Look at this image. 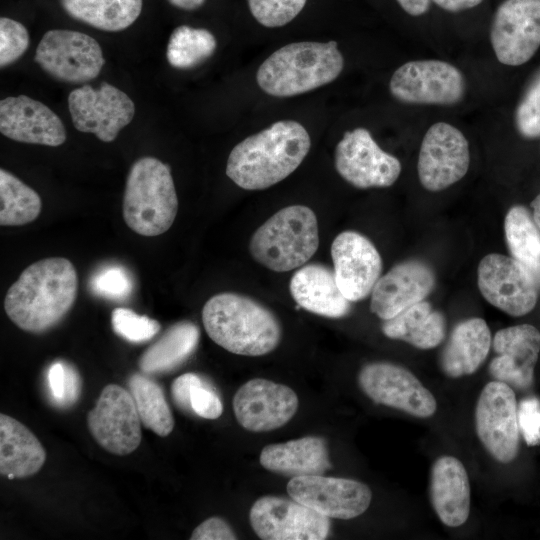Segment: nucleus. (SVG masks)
<instances>
[{
	"label": "nucleus",
	"instance_id": "obj_34",
	"mask_svg": "<svg viewBox=\"0 0 540 540\" xmlns=\"http://www.w3.org/2000/svg\"><path fill=\"white\" fill-rule=\"evenodd\" d=\"M39 194L19 178L0 169V224L21 226L34 221L40 214Z\"/></svg>",
	"mask_w": 540,
	"mask_h": 540
},
{
	"label": "nucleus",
	"instance_id": "obj_16",
	"mask_svg": "<svg viewBox=\"0 0 540 540\" xmlns=\"http://www.w3.org/2000/svg\"><path fill=\"white\" fill-rule=\"evenodd\" d=\"M490 41L500 63L528 62L540 47V0H504L494 14Z\"/></svg>",
	"mask_w": 540,
	"mask_h": 540
},
{
	"label": "nucleus",
	"instance_id": "obj_49",
	"mask_svg": "<svg viewBox=\"0 0 540 540\" xmlns=\"http://www.w3.org/2000/svg\"><path fill=\"white\" fill-rule=\"evenodd\" d=\"M531 208L533 211V220L540 230V194L537 195L531 202Z\"/></svg>",
	"mask_w": 540,
	"mask_h": 540
},
{
	"label": "nucleus",
	"instance_id": "obj_2",
	"mask_svg": "<svg viewBox=\"0 0 540 540\" xmlns=\"http://www.w3.org/2000/svg\"><path fill=\"white\" fill-rule=\"evenodd\" d=\"M311 146L306 128L281 120L243 139L231 150L226 175L245 190L267 189L292 174Z\"/></svg>",
	"mask_w": 540,
	"mask_h": 540
},
{
	"label": "nucleus",
	"instance_id": "obj_44",
	"mask_svg": "<svg viewBox=\"0 0 540 540\" xmlns=\"http://www.w3.org/2000/svg\"><path fill=\"white\" fill-rule=\"evenodd\" d=\"M191 540H235L230 525L219 517H211L199 524L192 532Z\"/></svg>",
	"mask_w": 540,
	"mask_h": 540
},
{
	"label": "nucleus",
	"instance_id": "obj_8",
	"mask_svg": "<svg viewBox=\"0 0 540 540\" xmlns=\"http://www.w3.org/2000/svg\"><path fill=\"white\" fill-rule=\"evenodd\" d=\"M35 62L52 78L72 84L95 79L105 64L99 43L73 30L53 29L41 38Z\"/></svg>",
	"mask_w": 540,
	"mask_h": 540
},
{
	"label": "nucleus",
	"instance_id": "obj_15",
	"mask_svg": "<svg viewBox=\"0 0 540 540\" xmlns=\"http://www.w3.org/2000/svg\"><path fill=\"white\" fill-rule=\"evenodd\" d=\"M477 282L482 296L508 315L523 316L536 306L539 287L512 257L498 253L484 256L478 265Z\"/></svg>",
	"mask_w": 540,
	"mask_h": 540
},
{
	"label": "nucleus",
	"instance_id": "obj_19",
	"mask_svg": "<svg viewBox=\"0 0 540 540\" xmlns=\"http://www.w3.org/2000/svg\"><path fill=\"white\" fill-rule=\"evenodd\" d=\"M298 406V396L290 387L263 378L247 381L233 397L236 420L250 432H268L284 426Z\"/></svg>",
	"mask_w": 540,
	"mask_h": 540
},
{
	"label": "nucleus",
	"instance_id": "obj_39",
	"mask_svg": "<svg viewBox=\"0 0 540 540\" xmlns=\"http://www.w3.org/2000/svg\"><path fill=\"white\" fill-rule=\"evenodd\" d=\"M514 122L522 137L534 139L540 136V71L518 103Z\"/></svg>",
	"mask_w": 540,
	"mask_h": 540
},
{
	"label": "nucleus",
	"instance_id": "obj_10",
	"mask_svg": "<svg viewBox=\"0 0 540 540\" xmlns=\"http://www.w3.org/2000/svg\"><path fill=\"white\" fill-rule=\"evenodd\" d=\"M338 174L359 189L393 185L400 176L401 163L379 147L363 127L346 131L334 152Z\"/></svg>",
	"mask_w": 540,
	"mask_h": 540
},
{
	"label": "nucleus",
	"instance_id": "obj_9",
	"mask_svg": "<svg viewBox=\"0 0 540 540\" xmlns=\"http://www.w3.org/2000/svg\"><path fill=\"white\" fill-rule=\"evenodd\" d=\"M517 406L514 389L495 380L483 387L476 403L477 436L488 453L505 464L512 462L519 451Z\"/></svg>",
	"mask_w": 540,
	"mask_h": 540
},
{
	"label": "nucleus",
	"instance_id": "obj_41",
	"mask_svg": "<svg viewBox=\"0 0 540 540\" xmlns=\"http://www.w3.org/2000/svg\"><path fill=\"white\" fill-rule=\"evenodd\" d=\"M90 285L94 293L112 300L127 298L133 288L128 272L117 265L100 269L91 279Z\"/></svg>",
	"mask_w": 540,
	"mask_h": 540
},
{
	"label": "nucleus",
	"instance_id": "obj_25",
	"mask_svg": "<svg viewBox=\"0 0 540 540\" xmlns=\"http://www.w3.org/2000/svg\"><path fill=\"white\" fill-rule=\"evenodd\" d=\"M289 289L295 302L308 312L338 319L351 310V301L343 295L334 271L326 265L310 263L298 268Z\"/></svg>",
	"mask_w": 540,
	"mask_h": 540
},
{
	"label": "nucleus",
	"instance_id": "obj_11",
	"mask_svg": "<svg viewBox=\"0 0 540 540\" xmlns=\"http://www.w3.org/2000/svg\"><path fill=\"white\" fill-rule=\"evenodd\" d=\"M68 108L78 131L92 133L103 142L114 141L135 114L132 99L107 82H102L99 88L85 84L72 90Z\"/></svg>",
	"mask_w": 540,
	"mask_h": 540
},
{
	"label": "nucleus",
	"instance_id": "obj_48",
	"mask_svg": "<svg viewBox=\"0 0 540 540\" xmlns=\"http://www.w3.org/2000/svg\"><path fill=\"white\" fill-rule=\"evenodd\" d=\"M171 5L182 10H195L201 7L205 0H167Z\"/></svg>",
	"mask_w": 540,
	"mask_h": 540
},
{
	"label": "nucleus",
	"instance_id": "obj_22",
	"mask_svg": "<svg viewBox=\"0 0 540 540\" xmlns=\"http://www.w3.org/2000/svg\"><path fill=\"white\" fill-rule=\"evenodd\" d=\"M435 275L424 262L408 260L381 276L371 292L370 310L388 320L423 301L433 290Z\"/></svg>",
	"mask_w": 540,
	"mask_h": 540
},
{
	"label": "nucleus",
	"instance_id": "obj_28",
	"mask_svg": "<svg viewBox=\"0 0 540 540\" xmlns=\"http://www.w3.org/2000/svg\"><path fill=\"white\" fill-rule=\"evenodd\" d=\"M45 460V449L37 437L21 422L1 414V475L9 479L32 476L41 469Z\"/></svg>",
	"mask_w": 540,
	"mask_h": 540
},
{
	"label": "nucleus",
	"instance_id": "obj_13",
	"mask_svg": "<svg viewBox=\"0 0 540 540\" xmlns=\"http://www.w3.org/2000/svg\"><path fill=\"white\" fill-rule=\"evenodd\" d=\"M470 165L469 144L464 134L446 122H437L426 131L418 156L421 185L428 191L444 190L461 180Z\"/></svg>",
	"mask_w": 540,
	"mask_h": 540
},
{
	"label": "nucleus",
	"instance_id": "obj_3",
	"mask_svg": "<svg viewBox=\"0 0 540 540\" xmlns=\"http://www.w3.org/2000/svg\"><path fill=\"white\" fill-rule=\"evenodd\" d=\"M206 333L225 350L262 356L277 348L282 327L276 315L257 300L233 292L212 296L202 309Z\"/></svg>",
	"mask_w": 540,
	"mask_h": 540
},
{
	"label": "nucleus",
	"instance_id": "obj_31",
	"mask_svg": "<svg viewBox=\"0 0 540 540\" xmlns=\"http://www.w3.org/2000/svg\"><path fill=\"white\" fill-rule=\"evenodd\" d=\"M60 3L70 17L109 32L128 28L142 10V0H60Z\"/></svg>",
	"mask_w": 540,
	"mask_h": 540
},
{
	"label": "nucleus",
	"instance_id": "obj_35",
	"mask_svg": "<svg viewBox=\"0 0 540 540\" xmlns=\"http://www.w3.org/2000/svg\"><path fill=\"white\" fill-rule=\"evenodd\" d=\"M216 47L215 36L207 29L181 25L170 35L166 58L176 69H191L211 57Z\"/></svg>",
	"mask_w": 540,
	"mask_h": 540
},
{
	"label": "nucleus",
	"instance_id": "obj_24",
	"mask_svg": "<svg viewBox=\"0 0 540 540\" xmlns=\"http://www.w3.org/2000/svg\"><path fill=\"white\" fill-rule=\"evenodd\" d=\"M430 501L448 527L463 525L470 513V484L463 463L453 456L435 460L430 474Z\"/></svg>",
	"mask_w": 540,
	"mask_h": 540
},
{
	"label": "nucleus",
	"instance_id": "obj_42",
	"mask_svg": "<svg viewBox=\"0 0 540 540\" xmlns=\"http://www.w3.org/2000/svg\"><path fill=\"white\" fill-rule=\"evenodd\" d=\"M190 405L193 414L205 419H217L223 412L218 393L201 376L191 388Z\"/></svg>",
	"mask_w": 540,
	"mask_h": 540
},
{
	"label": "nucleus",
	"instance_id": "obj_29",
	"mask_svg": "<svg viewBox=\"0 0 540 540\" xmlns=\"http://www.w3.org/2000/svg\"><path fill=\"white\" fill-rule=\"evenodd\" d=\"M381 329L388 338L402 340L419 349H431L443 341L446 322L439 311L423 300L384 320Z\"/></svg>",
	"mask_w": 540,
	"mask_h": 540
},
{
	"label": "nucleus",
	"instance_id": "obj_45",
	"mask_svg": "<svg viewBox=\"0 0 540 540\" xmlns=\"http://www.w3.org/2000/svg\"><path fill=\"white\" fill-rule=\"evenodd\" d=\"M200 375L185 373L177 377L171 385V395L176 406L187 414H193L190 405V391Z\"/></svg>",
	"mask_w": 540,
	"mask_h": 540
},
{
	"label": "nucleus",
	"instance_id": "obj_36",
	"mask_svg": "<svg viewBox=\"0 0 540 540\" xmlns=\"http://www.w3.org/2000/svg\"><path fill=\"white\" fill-rule=\"evenodd\" d=\"M47 381L51 399L58 407H70L78 400L81 379L73 365L63 360L53 362L48 370Z\"/></svg>",
	"mask_w": 540,
	"mask_h": 540
},
{
	"label": "nucleus",
	"instance_id": "obj_32",
	"mask_svg": "<svg viewBox=\"0 0 540 540\" xmlns=\"http://www.w3.org/2000/svg\"><path fill=\"white\" fill-rule=\"evenodd\" d=\"M504 231L511 257L531 273L540 289V230L530 212L521 205L511 207Z\"/></svg>",
	"mask_w": 540,
	"mask_h": 540
},
{
	"label": "nucleus",
	"instance_id": "obj_20",
	"mask_svg": "<svg viewBox=\"0 0 540 540\" xmlns=\"http://www.w3.org/2000/svg\"><path fill=\"white\" fill-rule=\"evenodd\" d=\"M337 284L351 302L371 294L381 277L382 259L375 245L356 231L339 233L331 244Z\"/></svg>",
	"mask_w": 540,
	"mask_h": 540
},
{
	"label": "nucleus",
	"instance_id": "obj_5",
	"mask_svg": "<svg viewBox=\"0 0 540 540\" xmlns=\"http://www.w3.org/2000/svg\"><path fill=\"white\" fill-rule=\"evenodd\" d=\"M318 246L316 214L308 206L296 204L280 209L256 229L249 253L271 271L288 272L305 265Z\"/></svg>",
	"mask_w": 540,
	"mask_h": 540
},
{
	"label": "nucleus",
	"instance_id": "obj_40",
	"mask_svg": "<svg viewBox=\"0 0 540 540\" xmlns=\"http://www.w3.org/2000/svg\"><path fill=\"white\" fill-rule=\"evenodd\" d=\"M29 34L20 22L1 17L0 19V67L17 61L28 49Z\"/></svg>",
	"mask_w": 540,
	"mask_h": 540
},
{
	"label": "nucleus",
	"instance_id": "obj_4",
	"mask_svg": "<svg viewBox=\"0 0 540 540\" xmlns=\"http://www.w3.org/2000/svg\"><path fill=\"white\" fill-rule=\"evenodd\" d=\"M344 58L336 41L295 42L273 52L256 73L258 86L274 97H292L334 81Z\"/></svg>",
	"mask_w": 540,
	"mask_h": 540
},
{
	"label": "nucleus",
	"instance_id": "obj_21",
	"mask_svg": "<svg viewBox=\"0 0 540 540\" xmlns=\"http://www.w3.org/2000/svg\"><path fill=\"white\" fill-rule=\"evenodd\" d=\"M491 346L496 354L488 368L492 379L514 390L530 388L540 353L539 330L531 324L506 327L495 333Z\"/></svg>",
	"mask_w": 540,
	"mask_h": 540
},
{
	"label": "nucleus",
	"instance_id": "obj_7",
	"mask_svg": "<svg viewBox=\"0 0 540 540\" xmlns=\"http://www.w3.org/2000/svg\"><path fill=\"white\" fill-rule=\"evenodd\" d=\"M389 90L405 104L449 106L462 100L466 82L462 72L448 62L413 60L394 71Z\"/></svg>",
	"mask_w": 540,
	"mask_h": 540
},
{
	"label": "nucleus",
	"instance_id": "obj_1",
	"mask_svg": "<svg viewBox=\"0 0 540 540\" xmlns=\"http://www.w3.org/2000/svg\"><path fill=\"white\" fill-rule=\"evenodd\" d=\"M78 289L74 265L51 257L28 266L8 289L4 309L20 329L43 333L56 326L72 308Z\"/></svg>",
	"mask_w": 540,
	"mask_h": 540
},
{
	"label": "nucleus",
	"instance_id": "obj_17",
	"mask_svg": "<svg viewBox=\"0 0 540 540\" xmlns=\"http://www.w3.org/2000/svg\"><path fill=\"white\" fill-rule=\"evenodd\" d=\"M141 419L129 391L117 384L105 386L87 415L91 435L105 450L127 455L141 442Z\"/></svg>",
	"mask_w": 540,
	"mask_h": 540
},
{
	"label": "nucleus",
	"instance_id": "obj_33",
	"mask_svg": "<svg viewBox=\"0 0 540 540\" xmlns=\"http://www.w3.org/2000/svg\"><path fill=\"white\" fill-rule=\"evenodd\" d=\"M128 388L142 424L160 437L169 435L174 428V419L162 388L138 373L129 377Z\"/></svg>",
	"mask_w": 540,
	"mask_h": 540
},
{
	"label": "nucleus",
	"instance_id": "obj_26",
	"mask_svg": "<svg viewBox=\"0 0 540 540\" xmlns=\"http://www.w3.org/2000/svg\"><path fill=\"white\" fill-rule=\"evenodd\" d=\"M492 344L490 329L481 318L459 322L439 358L442 372L450 378L473 374L485 361Z\"/></svg>",
	"mask_w": 540,
	"mask_h": 540
},
{
	"label": "nucleus",
	"instance_id": "obj_37",
	"mask_svg": "<svg viewBox=\"0 0 540 540\" xmlns=\"http://www.w3.org/2000/svg\"><path fill=\"white\" fill-rule=\"evenodd\" d=\"M111 324L117 335L132 343L149 341L161 328L158 321L122 307L113 310Z\"/></svg>",
	"mask_w": 540,
	"mask_h": 540
},
{
	"label": "nucleus",
	"instance_id": "obj_47",
	"mask_svg": "<svg viewBox=\"0 0 540 540\" xmlns=\"http://www.w3.org/2000/svg\"><path fill=\"white\" fill-rule=\"evenodd\" d=\"M401 8L411 16L425 14L430 6V0H396Z\"/></svg>",
	"mask_w": 540,
	"mask_h": 540
},
{
	"label": "nucleus",
	"instance_id": "obj_14",
	"mask_svg": "<svg viewBox=\"0 0 540 540\" xmlns=\"http://www.w3.org/2000/svg\"><path fill=\"white\" fill-rule=\"evenodd\" d=\"M249 521L263 540H323L330 531V518L292 498L271 495L253 503Z\"/></svg>",
	"mask_w": 540,
	"mask_h": 540
},
{
	"label": "nucleus",
	"instance_id": "obj_23",
	"mask_svg": "<svg viewBox=\"0 0 540 540\" xmlns=\"http://www.w3.org/2000/svg\"><path fill=\"white\" fill-rule=\"evenodd\" d=\"M0 132L28 144L59 146L66 141L63 122L48 106L26 95L0 101Z\"/></svg>",
	"mask_w": 540,
	"mask_h": 540
},
{
	"label": "nucleus",
	"instance_id": "obj_18",
	"mask_svg": "<svg viewBox=\"0 0 540 540\" xmlns=\"http://www.w3.org/2000/svg\"><path fill=\"white\" fill-rule=\"evenodd\" d=\"M286 489L292 499L330 519L356 518L368 509L372 500L366 484L323 474L293 477Z\"/></svg>",
	"mask_w": 540,
	"mask_h": 540
},
{
	"label": "nucleus",
	"instance_id": "obj_38",
	"mask_svg": "<svg viewBox=\"0 0 540 540\" xmlns=\"http://www.w3.org/2000/svg\"><path fill=\"white\" fill-rule=\"evenodd\" d=\"M255 20L268 28L282 27L291 22L304 8L307 0H247Z\"/></svg>",
	"mask_w": 540,
	"mask_h": 540
},
{
	"label": "nucleus",
	"instance_id": "obj_12",
	"mask_svg": "<svg viewBox=\"0 0 540 540\" xmlns=\"http://www.w3.org/2000/svg\"><path fill=\"white\" fill-rule=\"evenodd\" d=\"M361 390L375 403L418 418L434 415L433 394L408 369L390 362L364 365L358 374Z\"/></svg>",
	"mask_w": 540,
	"mask_h": 540
},
{
	"label": "nucleus",
	"instance_id": "obj_30",
	"mask_svg": "<svg viewBox=\"0 0 540 540\" xmlns=\"http://www.w3.org/2000/svg\"><path fill=\"white\" fill-rule=\"evenodd\" d=\"M199 338V328L193 322L175 323L141 355L140 370L144 374H161L174 370L195 351Z\"/></svg>",
	"mask_w": 540,
	"mask_h": 540
},
{
	"label": "nucleus",
	"instance_id": "obj_6",
	"mask_svg": "<svg viewBox=\"0 0 540 540\" xmlns=\"http://www.w3.org/2000/svg\"><path fill=\"white\" fill-rule=\"evenodd\" d=\"M178 197L170 167L154 157H143L131 166L123 197V218L142 236H157L173 224Z\"/></svg>",
	"mask_w": 540,
	"mask_h": 540
},
{
	"label": "nucleus",
	"instance_id": "obj_43",
	"mask_svg": "<svg viewBox=\"0 0 540 540\" xmlns=\"http://www.w3.org/2000/svg\"><path fill=\"white\" fill-rule=\"evenodd\" d=\"M520 435L528 446L540 445V400L536 396L523 398L517 406Z\"/></svg>",
	"mask_w": 540,
	"mask_h": 540
},
{
	"label": "nucleus",
	"instance_id": "obj_46",
	"mask_svg": "<svg viewBox=\"0 0 540 540\" xmlns=\"http://www.w3.org/2000/svg\"><path fill=\"white\" fill-rule=\"evenodd\" d=\"M443 10L459 12L479 5L483 0H432Z\"/></svg>",
	"mask_w": 540,
	"mask_h": 540
},
{
	"label": "nucleus",
	"instance_id": "obj_27",
	"mask_svg": "<svg viewBox=\"0 0 540 540\" xmlns=\"http://www.w3.org/2000/svg\"><path fill=\"white\" fill-rule=\"evenodd\" d=\"M259 461L266 470L292 478L323 474L332 466L327 443L318 436L266 445Z\"/></svg>",
	"mask_w": 540,
	"mask_h": 540
}]
</instances>
